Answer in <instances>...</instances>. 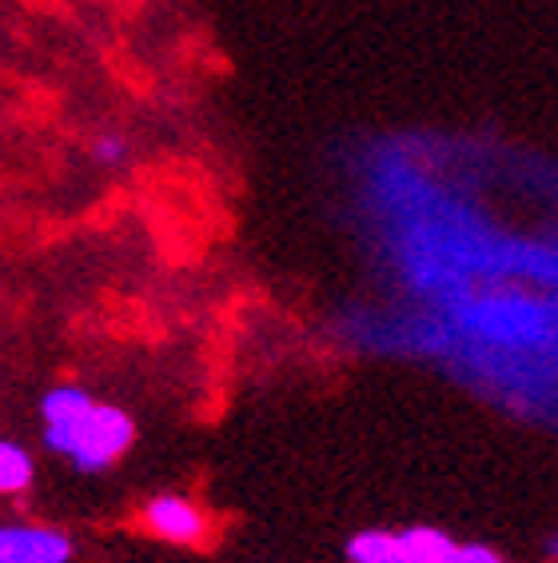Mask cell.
<instances>
[{
	"instance_id": "cell-1",
	"label": "cell",
	"mask_w": 558,
	"mask_h": 563,
	"mask_svg": "<svg viewBox=\"0 0 558 563\" xmlns=\"http://www.w3.org/2000/svg\"><path fill=\"white\" fill-rule=\"evenodd\" d=\"M132 435H136V428H132L129 416L120 408H108V404H88L76 420L48 423V448L68 455L80 472L108 467L132 444Z\"/></svg>"
},
{
	"instance_id": "cell-2",
	"label": "cell",
	"mask_w": 558,
	"mask_h": 563,
	"mask_svg": "<svg viewBox=\"0 0 558 563\" xmlns=\"http://www.w3.org/2000/svg\"><path fill=\"white\" fill-rule=\"evenodd\" d=\"M72 540L56 528H0V563H68Z\"/></svg>"
},
{
	"instance_id": "cell-3",
	"label": "cell",
	"mask_w": 558,
	"mask_h": 563,
	"mask_svg": "<svg viewBox=\"0 0 558 563\" xmlns=\"http://www.w3.org/2000/svg\"><path fill=\"white\" fill-rule=\"evenodd\" d=\"M144 528L168 543H200L208 536L204 511L183 496H156L144 508Z\"/></svg>"
},
{
	"instance_id": "cell-4",
	"label": "cell",
	"mask_w": 558,
	"mask_h": 563,
	"mask_svg": "<svg viewBox=\"0 0 558 563\" xmlns=\"http://www.w3.org/2000/svg\"><path fill=\"white\" fill-rule=\"evenodd\" d=\"M347 560L351 563H415L403 543V531H359L347 543Z\"/></svg>"
},
{
	"instance_id": "cell-5",
	"label": "cell",
	"mask_w": 558,
	"mask_h": 563,
	"mask_svg": "<svg viewBox=\"0 0 558 563\" xmlns=\"http://www.w3.org/2000/svg\"><path fill=\"white\" fill-rule=\"evenodd\" d=\"M403 543H408V552L415 563H455V548H459L439 528H411L403 531Z\"/></svg>"
},
{
	"instance_id": "cell-6",
	"label": "cell",
	"mask_w": 558,
	"mask_h": 563,
	"mask_svg": "<svg viewBox=\"0 0 558 563\" xmlns=\"http://www.w3.org/2000/svg\"><path fill=\"white\" fill-rule=\"evenodd\" d=\"M29 484H33V455L21 444L0 440V492L12 496V492H24Z\"/></svg>"
},
{
	"instance_id": "cell-7",
	"label": "cell",
	"mask_w": 558,
	"mask_h": 563,
	"mask_svg": "<svg viewBox=\"0 0 558 563\" xmlns=\"http://www.w3.org/2000/svg\"><path fill=\"white\" fill-rule=\"evenodd\" d=\"M88 391H80V388H53L48 396H44V404H41V412H44V420L48 423H65V420H76V416L85 412L88 408Z\"/></svg>"
},
{
	"instance_id": "cell-8",
	"label": "cell",
	"mask_w": 558,
	"mask_h": 563,
	"mask_svg": "<svg viewBox=\"0 0 558 563\" xmlns=\"http://www.w3.org/2000/svg\"><path fill=\"white\" fill-rule=\"evenodd\" d=\"M455 563H503V555L491 552L487 543H462L455 548Z\"/></svg>"
},
{
	"instance_id": "cell-9",
	"label": "cell",
	"mask_w": 558,
	"mask_h": 563,
	"mask_svg": "<svg viewBox=\"0 0 558 563\" xmlns=\"http://www.w3.org/2000/svg\"><path fill=\"white\" fill-rule=\"evenodd\" d=\"M124 152H129V144L120 141V136H100L97 141V161H104V164H120Z\"/></svg>"
},
{
	"instance_id": "cell-10",
	"label": "cell",
	"mask_w": 558,
	"mask_h": 563,
	"mask_svg": "<svg viewBox=\"0 0 558 563\" xmlns=\"http://www.w3.org/2000/svg\"><path fill=\"white\" fill-rule=\"evenodd\" d=\"M547 555H550V560H558V536H550V540H547Z\"/></svg>"
}]
</instances>
